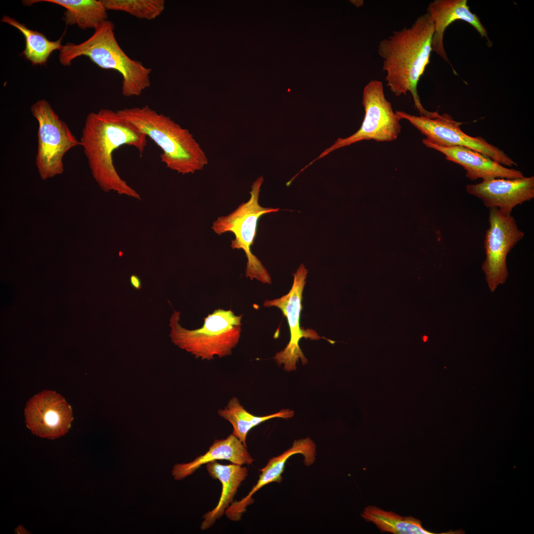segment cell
<instances>
[{"instance_id":"2","label":"cell","mask_w":534,"mask_h":534,"mask_svg":"<svg viewBox=\"0 0 534 534\" xmlns=\"http://www.w3.org/2000/svg\"><path fill=\"white\" fill-rule=\"evenodd\" d=\"M434 24L427 12L409 27L393 32L382 40L378 53L383 59L387 85L397 96L409 92L420 116L434 118L438 111L430 112L422 105L417 91L420 78L430 63Z\"/></svg>"},{"instance_id":"12","label":"cell","mask_w":534,"mask_h":534,"mask_svg":"<svg viewBox=\"0 0 534 534\" xmlns=\"http://www.w3.org/2000/svg\"><path fill=\"white\" fill-rule=\"evenodd\" d=\"M25 423L32 433L54 440L65 435L73 420L70 405L60 394L44 390L31 398L25 408Z\"/></svg>"},{"instance_id":"1","label":"cell","mask_w":534,"mask_h":534,"mask_svg":"<svg viewBox=\"0 0 534 534\" xmlns=\"http://www.w3.org/2000/svg\"><path fill=\"white\" fill-rule=\"evenodd\" d=\"M93 178L105 192L114 191L138 200V193L122 179L114 165L113 154L125 145L141 155L147 136L117 111L101 109L87 115L80 140Z\"/></svg>"},{"instance_id":"5","label":"cell","mask_w":534,"mask_h":534,"mask_svg":"<svg viewBox=\"0 0 534 534\" xmlns=\"http://www.w3.org/2000/svg\"><path fill=\"white\" fill-rule=\"evenodd\" d=\"M180 313L174 311L170 319V336L176 345L202 359L232 354L241 335V315H236L230 310L217 309L204 318L202 327L188 330L179 323Z\"/></svg>"},{"instance_id":"13","label":"cell","mask_w":534,"mask_h":534,"mask_svg":"<svg viewBox=\"0 0 534 534\" xmlns=\"http://www.w3.org/2000/svg\"><path fill=\"white\" fill-rule=\"evenodd\" d=\"M466 190L489 209L497 208L505 214L511 215L516 206L534 198V177L485 180L467 185Z\"/></svg>"},{"instance_id":"17","label":"cell","mask_w":534,"mask_h":534,"mask_svg":"<svg viewBox=\"0 0 534 534\" xmlns=\"http://www.w3.org/2000/svg\"><path fill=\"white\" fill-rule=\"evenodd\" d=\"M218 460H226L242 465L251 464L254 461L246 447L232 434L226 439L215 440L209 450L187 463L175 465L172 474L177 480H182L193 473L201 466Z\"/></svg>"},{"instance_id":"4","label":"cell","mask_w":534,"mask_h":534,"mask_svg":"<svg viewBox=\"0 0 534 534\" xmlns=\"http://www.w3.org/2000/svg\"><path fill=\"white\" fill-rule=\"evenodd\" d=\"M114 23H101L92 35L79 44L68 43L60 50V63L69 66L80 56H86L98 67L118 72L122 76V93L126 97L140 95L150 86L152 69L131 59L121 48L114 33Z\"/></svg>"},{"instance_id":"23","label":"cell","mask_w":534,"mask_h":534,"mask_svg":"<svg viewBox=\"0 0 534 534\" xmlns=\"http://www.w3.org/2000/svg\"><path fill=\"white\" fill-rule=\"evenodd\" d=\"M107 10L127 12L137 18L153 20L165 9L164 0H101Z\"/></svg>"},{"instance_id":"24","label":"cell","mask_w":534,"mask_h":534,"mask_svg":"<svg viewBox=\"0 0 534 534\" xmlns=\"http://www.w3.org/2000/svg\"><path fill=\"white\" fill-rule=\"evenodd\" d=\"M130 282L134 289L139 290L141 288V281L138 276L135 274L132 275L130 278Z\"/></svg>"},{"instance_id":"6","label":"cell","mask_w":534,"mask_h":534,"mask_svg":"<svg viewBox=\"0 0 534 534\" xmlns=\"http://www.w3.org/2000/svg\"><path fill=\"white\" fill-rule=\"evenodd\" d=\"M264 181L263 177L258 178L252 184L250 198L240 204L229 215L219 217L213 222L212 228L221 235L231 232L235 239L231 241L233 249H242L247 258L246 277L256 279L263 283L271 284L270 276L261 262L250 250L256 236L258 220L262 216L279 211L278 208H265L259 203V193Z\"/></svg>"},{"instance_id":"9","label":"cell","mask_w":534,"mask_h":534,"mask_svg":"<svg viewBox=\"0 0 534 534\" xmlns=\"http://www.w3.org/2000/svg\"><path fill=\"white\" fill-rule=\"evenodd\" d=\"M396 112L424 135L426 137L425 139L431 143L446 147H465L486 155L504 166L517 165L503 150L489 143L483 137L466 134L460 127L462 123L454 121L446 113L431 118L403 111Z\"/></svg>"},{"instance_id":"14","label":"cell","mask_w":534,"mask_h":534,"mask_svg":"<svg viewBox=\"0 0 534 534\" xmlns=\"http://www.w3.org/2000/svg\"><path fill=\"white\" fill-rule=\"evenodd\" d=\"M296 454H302L305 465L311 466L315 459V445L310 438L296 440L290 448L279 455L270 458L267 465L260 470L261 473L259 479L248 494L240 500L233 501L226 509V517L233 521L240 520L247 507L253 503L252 496L258 490L268 484L281 482L287 461Z\"/></svg>"},{"instance_id":"16","label":"cell","mask_w":534,"mask_h":534,"mask_svg":"<svg viewBox=\"0 0 534 534\" xmlns=\"http://www.w3.org/2000/svg\"><path fill=\"white\" fill-rule=\"evenodd\" d=\"M428 147L436 150L445 156V159L454 162L466 171V177L471 180H482L496 178L514 179L524 177L520 171L509 169L481 153L463 146L442 147L422 139Z\"/></svg>"},{"instance_id":"3","label":"cell","mask_w":534,"mask_h":534,"mask_svg":"<svg viewBox=\"0 0 534 534\" xmlns=\"http://www.w3.org/2000/svg\"><path fill=\"white\" fill-rule=\"evenodd\" d=\"M117 111L161 149V161L170 169L183 175L193 174L207 165L206 154L193 135L170 117L147 105Z\"/></svg>"},{"instance_id":"25","label":"cell","mask_w":534,"mask_h":534,"mask_svg":"<svg viewBox=\"0 0 534 534\" xmlns=\"http://www.w3.org/2000/svg\"><path fill=\"white\" fill-rule=\"evenodd\" d=\"M26 530H25L24 528L22 526H19L15 530V533L18 534H26Z\"/></svg>"},{"instance_id":"10","label":"cell","mask_w":534,"mask_h":534,"mask_svg":"<svg viewBox=\"0 0 534 534\" xmlns=\"http://www.w3.org/2000/svg\"><path fill=\"white\" fill-rule=\"evenodd\" d=\"M489 227L484 240L486 258L482 268L491 292L506 280L508 272L506 258L524 236L515 219L497 208L489 209Z\"/></svg>"},{"instance_id":"21","label":"cell","mask_w":534,"mask_h":534,"mask_svg":"<svg viewBox=\"0 0 534 534\" xmlns=\"http://www.w3.org/2000/svg\"><path fill=\"white\" fill-rule=\"evenodd\" d=\"M218 413L221 417L231 424L233 427L232 434L237 438L246 447L247 435L253 427L271 418H288L292 417L294 414L293 411L287 409L268 415L255 416L243 407L236 397L232 398L229 400L227 406L223 409H220Z\"/></svg>"},{"instance_id":"22","label":"cell","mask_w":534,"mask_h":534,"mask_svg":"<svg viewBox=\"0 0 534 534\" xmlns=\"http://www.w3.org/2000/svg\"><path fill=\"white\" fill-rule=\"evenodd\" d=\"M1 21L15 27L21 32L25 39V48L22 54L34 65H44L51 53L60 50L62 37L55 41L48 40L42 33L29 29L13 18L4 15Z\"/></svg>"},{"instance_id":"20","label":"cell","mask_w":534,"mask_h":534,"mask_svg":"<svg viewBox=\"0 0 534 534\" xmlns=\"http://www.w3.org/2000/svg\"><path fill=\"white\" fill-rule=\"evenodd\" d=\"M366 521L374 523L381 532L396 534H437L425 529L421 521L411 516L403 517L393 512L384 511L376 506H368L361 514ZM450 530L442 534H452Z\"/></svg>"},{"instance_id":"11","label":"cell","mask_w":534,"mask_h":534,"mask_svg":"<svg viewBox=\"0 0 534 534\" xmlns=\"http://www.w3.org/2000/svg\"><path fill=\"white\" fill-rule=\"evenodd\" d=\"M307 273L305 265L301 264L293 274L294 281L290 291L279 298L266 300L264 303L265 307L279 308L287 319L290 331V342L283 351L276 354L273 358L278 364H284V369L288 371L296 370L299 358H301L303 365L308 362L299 345L302 338L317 340L323 338L314 330L300 327L302 294Z\"/></svg>"},{"instance_id":"15","label":"cell","mask_w":534,"mask_h":534,"mask_svg":"<svg viewBox=\"0 0 534 534\" xmlns=\"http://www.w3.org/2000/svg\"><path fill=\"white\" fill-rule=\"evenodd\" d=\"M429 14L434 26L432 41V51L442 58L449 62L444 45V35L447 27L457 20L469 23L488 41L489 39L486 29L479 17L470 10L467 0H435L428 6Z\"/></svg>"},{"instance_id":"8","label":"cell","mask_w":534,"mask_h":534,"mask_svg":"<svg viewBox=\"0 0 534 534\" xmlns=\"http://www.w3.org/2000/svg\"><path fill=\"white\" fill-rule=\"evenodd\" d=\"M364 117L359 130L352 135L337 138L334 143L326 149L306 168L338 148L364 140L373 139L378 142L391 141L397 139L401 132V117L394 112L392 103L385 95L383 83L372 80L365 86L362 94Z\"/></svg>"},{"instance_id":"19","label":"cell","mask_w":534,"mask_h":534,"mask_svg":"<svg viewBox=\"0 0 534 534\" xmlns=\"http://www.w3.org/2000/svg\"><path fill=\"white\" fill-rule=\"evenodd\" d=\"M31 5L40 1L55 3L65 7L63 19L66 25L77 24L83 30L95 29L107 19V9L101 0H23Z\"/></svg>"},{"instance_id":"18","label":"cell","mask_w":534,"mask_h":534,"mask_svg":"<svg viewBox=\"0 0 534 534\" xmlns=\"http://www.w3.org/2000/svg\"><path fill=\"white\" fill-rule=\"evenodd\" d=\"M206 467L210 476L221 483L222 491L217 506L203 516L204 520L200 527L202 530L210 528L222 516L233 502V497L241 483L248 476L246 467L234 463L222 465L213 461L206 464Z\"/></svg>"},{"instance_id":"7","label":"cell","mask_w":534,"mask_h":534,"mask_svg":"<svg viewBox=\"0 0 534 534\" xmlns=\"http://www.w3.org/2000/svg\"><path fill=\"white\" fill-rule=\"evenodd\" d=\"M31 110L38 123L35 163L41 178L46 180L63 173L64 156L81 143L46 100L36 101Z\"/></svg>"}]
</instances>
